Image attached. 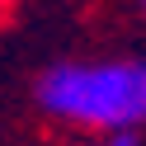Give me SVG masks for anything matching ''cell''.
<instances>
[{"instance_id": "obj_1", "label": "cell", "mask_w": 146, "mask_h": 146, "mask_svg": "<svg viewBox=\"0 0 146 146\" xmlns=\"http://www.w3.org/2000/svg\"><path fill=\"white\" fill-rule=\"evenodd\" d=\"M38 104L80 127H141L146 123V61H61L38 80Z\"/></svg>"}, {"instance_id": "obj_2", "label": "cell", "mask_w": 146, "mask_h": 146, "mask_svg": "<svg viewBox=\"0 0 146 146\" xmlns=\"http://www.w3.org/2000/svg\"><path fill=\"white\" fill-rule=\"evenodd\" d=\"M108 146H137V127H113L108 132Z\"/></svg>"}, {"instance_id": "obj_3", "label": "cell", "mask_w": 146, "mask_h": 146, "mask_svg": "<svg viewBox=\"0 0 146 146\" xmlns=\"http://www.w3.org/2000/svg\"><path fill=\"white\" fill-rule=\"evenodd\" d=\"M141 10H146V0H141Z\"/></svg>"}, {"instance_id": "obj_4", "label": "cell", "mask_w": 146, "mask_h": 146, "mask_svg": "<svg viewBox=\"0 0 146 146\" xmlns=\"http://www.w3.org/2000/svg\"><path fill=\"white\" fill-rule=\"evenodd\" d=\"M0 5H5V0H0Z\"/></svg>"}]
</instances>
